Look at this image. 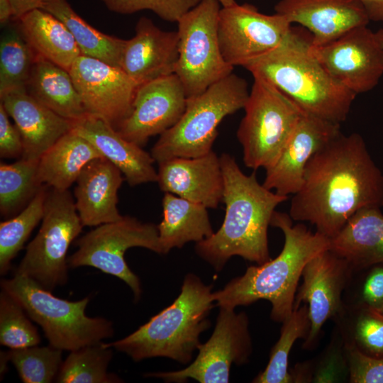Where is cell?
<instances>
[{"label":"cell","mask_w":383,"mask_h":383,"mask_svg":"<svg viewBox=\"0 0 383 383\" xmlns=\"http://www.w3.org/2000/svg\"><path fill=\"white\" fill-rule=\"evenodd\" d=\"M383 206V172L361 135L342 133L309 162L289 215L331 239L360 210Z\"/></svg>","instance_id":"cell-1"},{"label":"cell","mask_w":383,"mask_h":383,"mask_svg":"<svg viewBox=\"0 0 383 383\" xmlns=\"http://www.w3.org/2000/svg\"><path fill=\"white\" fill-rule=\"evenodd\" d=\"M226 213L220 228L196 243V254L220 272L233 256L262 265L270 257L267 229L276 207L287 201L259 183L255 173L245 174L228 153L220 156Z\"/></svg>","instance_id":"cell-2"},{"label":"cell","mask_w":383,"mask_h":383,"mask_svg":"<svg viewBox=\"0 0 383 383\" xmlns=\"http://www.w3.org/2000/svg\"><path fill=\"white\" fill-rule=\"evenodd\" d=\"M271 226L284 236L279 255L267 262L250 266L240 277L231 279L222 289L213 292L216 306L233 309L260 299L272 304L270 317L283 322L293 311L296 292L302 271L313 257L329 249L331 239L303 223L293 224L289 214L274 211Z\"/></svg>","instance_id":"cell-3"},{"label":"cell","mask_w":383,"mask_h":383,"mask_svg":"<svg viewBox=\"0 0 383 383\" xmlns=\"http://www.w3.org/2000/svg\"><path fill=\"white\" fill-rule=\"evenodd\" d=\"M310 43L311 38L293 28L279 47L245 69L268 81L304 113L340 124L356 94L328 72L310 52Z\"/></svg>","instance_id":"cell-4"},{"label":"cell","mask_w":383,"mask_h":383,"mask_svg":"<svg viewBox=\"0 0 383 383\" xmlns=\"http://www.w3.org/2000/svg\"><path fill=\"white\" fill-rule=\"evenodd\" d=\"M214 301L212 285L189 273L171 305L131 334L106 345L135 362L164 357L188 364L201 344V333L211 326L208 316Z\"/></svg>","instance_id":"cell-5"},{"label":"cell","mask_w":383,"mask_h":383,"mask_svg":"<svg viewBox=\"0 0 383 383\" xmlns=\"http://www.w3.org/2000/svg\"><path fill=\"white\" fill-rule=\"evenodd\" d=\"M250 91L243 77L231 73L201 94L187 99L178 122L161 135L150 150L160 163L175 157H196L212 150L218 126L227 116L243 109Z\"/></svg>","instance_id":"cell-6"},{"label":"cell","mask_w":383,"mask_h":383,"mask_svg":"<svg viewBox=\"0 0 383 383\" xmlns=\"http://www.w3.org/2000/svg\"><path fill=\"white\" fill-rule=\"evenodd\" d=\"M3 291L13 296L44 331L49 345L70 352L113 336L112 323L85 313L89 298L71 301L56 297L26 276L2 279Z\"/></svg>","instance_id":"cell-7"},{"label":"cell","mask_w":383,"mask_h":383,"mask_svg":"<svg viewBox=\"0 0 383 383\" xmlns=\"http://www.w3.org/2000/svg\"><path fill=\"white\" fill-rule=\"evenodd\" d=\"M252 76L236 135L245 166L267 170L277 160L304 111L268 81Z\"/></svg>","instance_id":"cell-8"},{"label":"cell","mask_w":383,"mask_h":383,"mask_svg":"<svg viewBox=\"0 0 383 383\" xmlns=\"http://www.w3.org/2000/svg\"><path fill=\"white\" fill-rule=\"evenodd\" d=\"M83 226L68 189L48 187L41 226L14 273L28 277L50 292L65 284L67 250Z\"/></svg>","instance_id":"cell-9"},{"label":"cell","mask_w":383,"mask_h":383,"mask_svg":"<svg viewBox=\"0 0 383 383\" xmlns=\"http://www.w3.org/2000/svg\"><path fill=\"white\" fill-rule=\"evenodd\" d=\"M218 0H201L177 21L178 60L174 74L187 99L204 92L213 84L233 73L218 44Z\"/></svg>","instance_id":"cell-10"},{"label":"cell","mask_w":383,"mask_h":383,"mask_svg":"<svg viewBox=\"0 0 383 383\" xmlns=\"http://www.w3.org/2000/svg\"><path fill=\"white\" fill-rule=\"evenodd\" d=\"M75 244L78 250L67 257L69 267H93L119 278L131 288L135 301L140 298L141 284L126 264L125 252L141 247L162 255L157 226L130 216L96 226Z\"/></svg>","instance_id":"cell-11"},{"label":"cell","mask_w":383,"mask_h":383,"mask_svg":"<svg viewBox=\"0 0 383 383\" xmlns=\"http://www.w3.org/2000/svg\"><path fill=\"white\" fill-rule=\"evenodd\" d=\"M282 15L262 13L250 4L221 8L218 39L221 54L230 65H248L279 47L292 31Z\"/></svg>","instance_id":"cell-12"},{"label":"cell","mask_w":383,"mask_h":383,"mask_svg":"<svg viewBox=\"0 0 383 383\" xmlns=\"http://www.w3.org/2000/svg\"><path fill=\"white\" fill-rule=\"evenodd\" d=\"M216 326L210 338L200 344L196 359L184 369L146 374L166 382H185L189 379L200 383H226L232 364L248 362L252 352L248 317L244 312L219 307Z\"/></svg>","instance_id":"cell-13"},{"label":"cell","mask_w":383,"mask_h":383,"mask_svg":"<svg viewBox=\"0 0 383 383\" xmlns=\"http://www.w3.org/2000/svg\"><path fill=\"white\" fill-rule=\"evenodd\" d=\"M310 52L343 86L359 94L373 89L383 74V52L367 26L355 28Z\"/></svg>","instance_id":"cell-14"},{"label":"cell","mask_w":383,"mask_h":383,"mask_svg":"<svg viewBox=\"0 0 383 383\" xmlns=\"http://www.w3.org/2000/svg\"><path fill=\"white\" fill-rule=\"evenodd\" d=\"M69 72L87 114L114 128L129 116L138 86L121 68L81 55Z\"/></svg>","instance_id":"cell-15"},{"label":"cell","mask_w":383,"mask_h":383,"mask_svg":"<svg viewBox=\"0 0 383 383\" xmlns=\"http://www.w3.org/2000/svg\"><path fill=\"white\" fill-rule=\"evenodd\" d=\"M187 97L175 74L138 87L132 110L115 128L126 140L143 147L148 139L174 126L187 106Z\"/></svg>","instance_id":"cell-16"},{"label":"cell","mask_w":383,"mask_h":383,"mask_svg":"<svg viewBox=\"0 0 383 383\" xmlns=\"http://www.w3.org/2000/svg\"><path fill=\"white\" fill-rule=\"evenodd\" d=\"M352 270L349 262L330 248L305 265L294 309L301 302L309 309L311 327L304 344L306 348L311 347L325 322L341 312L342 293Z\"/></svg>","instance_id":"cell-17"},{"label":"cell","mask_w":383,"mask_h":383,"mask_svg":"<svg viewBox=\"0 0 383 383\" xmlns=\"http://www.w3.org/2000/svg\"><path fill=\"white\" fill-rule=\"evenodd\" d=\"M340 133V123L304 112L277 160L265 170L262 184L279 195H294L302 185L312 157Z\"/></svg>","instance_id":"cell-18"},{"label":"cell","mask_w":383,"mask_h":383,"mask_svg":"<svg viewBox=\"0 0 383 383\" xmlns=\"http://www.w3.org/2000/svg\"><path fill=\"white\" fill-rule=\"evenodd\" d=\"M274 11L312 33L313 46L331 43L370 21L358 0H280Z\"/></svg>","instance_id":"cell-19"},{"label":"cell","mask_w":383,"mask_h":383,"mask_svg":"<svg viewBox=\"0 0 383 383\" xmlns=\"http://www.w3.org/2000/svg\"><path fill=\"white\" fill-rule=\"evenodd\" d=\"M157 182L162 191L216 209L223 201V175L220 157L211 150L196 157H175L158 163Z\"/></svg>","instance_id":"cell-20"},{"label":"cell","mask_w":383,"mask_h":383,"mask_svg":"<svg viewBox=\"0 0 383 383\" xmlns=\"http://www.w3.org/2000/svg\"><path fill=\"white\" fill-rule=\"evenodd\" d=\"M135 30V35L126 42L121 69L138 86L174 74L177 31L162 30L147 17L138 20Z\"/></svg>","instance_id":"cell-21"},{"label":"cell","mask_w":383,"mask_h":383,"mask_svg":"<svg viewBox=\"0 0 383 383\" xmlns=\"http://www.w3.org/2000/svg\"><path fill=\"white\" fill-rule=\"evenodd\" d=\"M0 98L21 133L23 143L21 158L39 160L72 129V121L59 116L40 103L26 88L6 92Z\"/></svg>","instance_id":"cell-22"},{"label":"cell","mask_w":383,"mask_h":383,"mask_svg":"<svg viewBox=\"0 0 383 383\" xmlns=\"http://www.w3.org/2000/svg\"><path fill=\"white\" fill-rule=\"evenodd\" d=\"M72 130L117 167L130 186L157 182V172L153 166L155 161L150 153L124 138L106 121L87 114L72 121Z\"/></svg>","instance_id":"cell-23"},{"label":"cell","mask_w":383,"mask_h":383,"mask_svg":"<svg viewBox=\"0 0 383 383\" xmlns=\"http://www.w3.org/2000/svg\"><path fill=\"white\" fill-rule=\"evenodd\" d=\"M122 174L104 157L91 160L83 168L76 180L74 202L84 226L96 227L123 218L117 208Z\"/></svg>","instance_id":"cell-24"},{"label":"cell","mask_w":383,"mask_h":383,"mask_svg":"<svg viewBox=\"0 0 383 383\" xmlns=\"http://www.w3.org/2000/svg\"><path fill=\"white\" fill-rule=\"evenodd\" d=\"M330 249L345 258L353 270L383 265V213L367 208L354 214L331 239Z\"/></svg>","instance_id":"cell-25"},{"label":"cell","mask_w":383,"mask_h":383,"mask_svg":"<svg viewBox=\"0 0 383 383\" xmlns=\"http://www.w3.org/2000/svg\"><path fill=\"white\" fill-rule=\"evenodd\" d=\"M16 20L19 30L37 55L69 72L82 55L67 27L50 13L36 9Z\"/></svg>","instance_id":"cell-26"},{"label":"cell","mask_w":383,"mask_h":383,"mask_svg":"<svg viewBox=\"0 0 383 383\" xmlns=\"http://www.w3.org/2000/svg\"><path fill=\"white\" fill-rule=\"evenodd\" d=\"M26 89L65 118L74 121L87 114L70 72L37 55Z\"/></svg>","instance_id":"cell-27"},{"label":"cell","mask_w":383,"mask_h":383,"mask_svg":"<svg viewBox=\"0 0 383 383\" xmlns=\"http://www.w3.org/2000/svg\"><path fill=\"white\" fill-rule=\"evenodd\" d=\"M163 218L157 226L162 255L189 242H201L214 233L207 208L170 193L162 201Z\"/></svg>","instance_id":"cell-28"},{"label":"cell","mask_w":383,"mask_h":383,"mask_svg":"<svg viewBox=\"0 0 383 383\" xmlns=\"http://www.w3.org/2000/svg\"><path fill=\"white\" fill-rule=\"evenodd\" d=\"M101 157L102 155L90 142L71 130L39 159L38 180L57 189H68L83 168Z\"/></svg>","instance_id":"cell-29"},{"label":"cell","mask_w":383,"mask_h":383,"mask_svg":"<svg viewBox=\"0 0 383 383\" xmlns=\"http://www.w3.org/2000/svg\"><path fill=\"white\" fill-rule=\"evenodd\" d=\"M40 9L64 23L82 55L121 68L126 40L105 34L94 28L74 11L67 0H46Z\"/></svg>","instance_id":"cell-30"},{"label":"cell","mask_w":383,"mask_h":383,"mask_svg":"<svg viewBox=\"0 0 383 383\" xmlns=\"http://www.w3.org/2000/svg\"><path fill=\"white\" fill-rule=\"evenodd\" d=\"M39 160L21 158L12 164L0 165V211L5 218L21 211L43 184L38 178Z\"/></svg>","instance_id":"cell-31"},{"label":"cell","mask_w":383,"mask_h":383,"mask_svg":"<svg viewBox=\"0 0 383 383\" xmlns=\"http://www.w3.org/2000/svg\"><path fill=\"white\" fill-rule=\"evenodd\" d=\"M113 357L112 348L102 341L71 351L62 362L55 382L60 383L121 382L107 372Z\"/></svg>","instance_id":"cell-32"},{"label":"cell","mask_w":383,"mask_h":383,"mask_svg":"<svg viewBox=\"0 0 383 383\" xmlns=\"http://www.w3.org/2000/svg\"><path fill=\"white\" fill-rule=\"evenodd\" d=\"M48 186L43 184L18 214L0 223V274L11 269V261L23 248L30 233L43 219Z\"/></svg>","instance_id":"cell-33"},{"label":"cell","mask_w":383,"mask_h":383,"mask_svg":"<svg viewBox=\"0 0 383 383\" xmlns=\"http://www.w3.org/2000/svg\"><path fill=\"white\" fill-rule=\"evenodd\" d=\"M279 338L272 348L268 364L252 381L257 383H289L292 382L288 372L289 355L294 342L306 338L311 327L307 305L294 308L282 322Z\"/></svg>","instance_id":"cell-34"},{"label":"cell","mask_w":383,"mask_h":383,"mask_svg":"<svg viewBox=\"0 0 383 383\" xmlns=\"http://www.w3.org/2000/svg\"><path fill=\"white\" fill-rule=\"evenodd\" d=\"M36 54L19 29H9L0 43V95L26 88Z\"/></svg>","instance_id":"cell-35"},{"label":"cell","mask_w":383,"mask_h":383,"mask_svg":"<svg viewBox=\"0 0 383 383\" xmlns=\"http://www.w3.org/2000/svg\"><path fill=\"white\" fill-rule=\"evenodd\" d=\"M8 351L10 362L24 383L52 382L56 379L62 364L63 350L50 345L10 349Z\"/></svg>","instance_id":"cell-36"},{"label":"cell","mask_w":383,"mask_h":383,"mask_svg":"<svg viewBox=\"0 0 383 383\" xmlns=\"http://www.w3.org/2000/svg\"><path fill=\"white\" fill-rule=\"evenodd\" d=\"M21 305L10 294H0V343L10 349L38 345L39 333Z\"/></svg>","instance_id":"cell-37"},{"label":"cell","mask_w":383,"mask_h":383,"mask_svg":"<svg viewBox=\"0 0 383 383\" xmlns=\"http://www.w3.org/2000/svg\"><path fill=\"white\" fill-rule=\"evenodd\" d=\"M111 11L131 14L150 10L164 21L177 22L201 0H100Z\"/></svg>","instance_id":"cell-38"},{"label":"cell","mask_w":383,"mask_h":383,"mask_svg":"<svg viewBox=\"0 0 383 383\" xmlns=\"http://www.w3.org/2000/svg\"><path fill=\"white\" fill-rule=\"evenodd\" d=\"M353 338L350 344L362 353L383 357V314L365 304L355 321Z\"/></svg>","instance_id":"cell-39"},{"label":"cell","mask_w":383,"mask_h":383,"mask_svg":"<svg viewBox=\"0 0 383 383\" xmlns=\"http://www.w3.org/2000/svg\"><path fill=\"white\" fill-rule=\"evenodd\" d=\"M346 351L350 382L383 383V357L368 355L350 343Z\"/></svg>","instance_id":"cell-40"},{"label":"cell","mask_w":383,"mask_h":383,"mask_svg":"<svg viewBox=\"0 0 383 383\" xmlns=\"http://www.w3.org/2000/svg\"><path fill=\"white\" fill-rule=\"evenodd\" d=\"M9 115L0 103V156L1 158L22 157L23 143L16 126L9 121Z\"/></svg>","instance_id":"cell-41"},{"label":"cell","mask_w":383,"mask_h":383,"mask_svg":"<svg viewBox=\"0 0 383 383\" xmlns=\"http://www.w3.org/2000/svg\"><path fill=\"white\" fill-rule=\"evenodd\" d=\"M362 288L364 303L375 309L383 304V265L373 266Z\"/></svg>","instance_id":"cell-42"},{"label":"cell","mask_w":383,"mask_h":383,"mask_svg":"<svg viewBox=\"0 0 383 383\" xmlns=\"http://www.w3.org/2000/svg\"><path fill=\"white\" fill-rule=\"evenodd\" d=\"M46 0H11L13 10V18H18L23 14L40 9Z\"/></svg>","instance_id":"cell-43"},{"label":"cell","mask_w":383,"mask_h":383,"mask_svg":"<svg viewBox=\"0 0 383 383\" xmlns=\"http://www.w3.org/2000/svg\"><path fill=\"white\" fill-rule=\"evenodd\" d=\"M371 21H383V0H358Z\"/></svg>","instance_id":"cell-44"},{"label":"cell","mask_w":383,"mask_h":383,"mask_svg":"<svg viewBox=\"0 0 383 383\" xmlns=\"http://www.w3.org/2000/svg\"><path fill=\"white\" fill-rule=\"evenodd\" d=\"M13 18V10L11 0H0V22L4 24Z\"/></svg>","instance_id":"cell-45"},{"label":"cell","mask_w":383,"mask_h":383,"mask_svg":"<svg viewBox=\"0 0 383 383\" xmlns=\"http://www.w3.org/2000/svg\"><path fill=\"white\" fill-rule=\"evenodd\" d=\"M10 362L9 351H1L0 353V374L4 375L7 371V365Z\"/></svg>","instance_id":"cell-46"},{"label":"cell","mask_w":383,"mask_h":383,"mask_svg":"<svg viewBox=\"0 0 383 383\" xmlns=\"http://www.w3.org/2000/svg\"><path fill=\"white\" fill-rule=\"evenodd\" d=\"M374 33L376 39L383 52V28L379 29Z\"/></svg>","instance_id":"cell-47"},{"label":"cell","mask_w":383,"mask_h":383,"mask_svg":"<svg viewBox=\"0 0 383 383\" xmlns=\"http://www.w3.org/2000/svg\"><path fill=\"white\" fill-rule=\"evenodd\" d=\"M223 7L229 6L235 4V0H218Z\"/></svg>","instance_id":"cell-48"},{"label":"cell","mask_w":383,"mask_h":383,"mask_svg":"<svg viewBox=\"0 0 383 383\" xmlns=\"http://www.w3.org/2000/svg\"><path fill=\"white\" fill-rule=\"evenodd\" d=\"M378 309L383 314V304L379 309Z\"/></svg>","instance_id":"cell-49"}]
</instances>
